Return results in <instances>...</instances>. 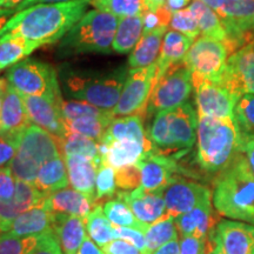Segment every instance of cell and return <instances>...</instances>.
I'll return each instance as SVG.
<instances>
[{"label": "cell", "mask_w": 254, "mask_h": 254, "mask_svg": "<svg viewBox=\"0 0 254 254\" xmlns=\"http://www.w3.org/2000/svg\"><path fill=\"white\" fill-rule=\"evenodd\" d=\"M8 87V81L6 80L5 78H0V111H1L2 101H4V97L6 91H7Z\"/></svg>", "instance_id": "obj_63"}, {"label": "cell", "mask_w": 254, "mask_h": 254, "mask_svg": "<svg viewBox=\"0 0 254 254\" xmlns=\"http://www.w3.org/2000/svg\"><path fill=\"white\" fill-rule=\"evenodd\" d=\"M68 183L65 158L63 155H59V157L51 159L47 163L41 165L33 185L40 192L50 194V193L57 192L59 190L66 189Z\"/></svg>", "instance_id": "obj_29"}, {"label": "cell", "mask_w": 254, "mask_h": 254, "mask_svg": "<svg viewBox=\"0 0 254 254\" xmlns=\"http://www.w3.org/2000/svg\"><path fill=\"white\" fill-rule=\"evenodd\" d=\"M226 254H254V225L236 220H221L214 228Z\"/></svg>", "instance_id": "obj_18"}, {"label": "cell", "mask_w": 254, "mask_h": 254, "mask_svg": "<svg viewBox=\"0 0 254 254\" xmlns=\"http://www.w3.org/2000/svg\"><path fill=\"white\" fill-rule=\"evenodd\" d=\"M150 152L140 142L131 139L114 140L109 144L99 142L101 163L109 165L114 170L136 165L145 154Z\"/></svg>", "instance_id": "obj_20"}, {"label": "cell", "mask_w": 254, "mask_h": 254, "mask_svg": "<svg viewBox=\"0 0 254 254\" xmlns=\"http://www.w3.org/2000/svg\"><path fill=\"white\" fill-rule=\"evenodd\" d=\"M105 254H145L128 241L123 239H114L103 247Z\"/></svg>", "instance_id": "obj_52"}, {"label": "cell", "mask_w": 254, "mask_h": 254, "mask_svg": "<svg viewBox=\"0 0 254 254\" xmlns=\"http://www.w3.org/2000/svg\"><path fill=\"white\" fill-rule=\"evenodd\" d=\"M157 63L147 67L129 68L113 117L140 116L145 118L157 78Z\"/></svg>", "instance_id": "obj_9"}, {"label": "cell", "mask_w": 254, "mask_h": 254, "mask_svg": "<svg viewBox=\"0 0 254 254\" xmlns=\"http://www.w3.org/2000/svg\"><path fill=\"white\" fill-rule=\"evenodd\" d=\"M166 0H145V11H155L163 7Z\"/></svg>", "instance_id": "obj_60"}, {"label": "cell", "mask_w": 254, "mask_h": 254, "mask_svg": "<svg viewBox=\"0 0 254 254\" xmlns=\"http://www.w3.org/2000/svg\"><path fill=\"white\" fill-rule=\"evenodd\" d=\"M251 32H252V36L254 37V18H253V21H252V26H251Z\"/></svg>", "instance_id": "obj_64"}, {"label": "cell", "mask_w": 254, "mask_h": 254, "mask_svg": "<svg viewBox=\"0 0 254 254\" xmlns=\"http://www.w3.org/2000/svg\"><path fill=\"white\" fill-rule=\"evenodd\" d=\"M200 1L204 2L205 5H207L212 9H214L215 12H218L222 7V5H224L225 0H200Z\"/></svg>", "instance_id": "obj_62"}, {"label": "cell", "mask_w": 254, "mask_h": 254, "mask_svg": "<svg viewBox=\"0 0 254 254\" xmlns=\"http://www.w3.org/2000/svg\"><path fill=\"white\" fill-rule=\"evenodd\" d=\"M234 118L241 134H254V94L243 95L238 99Z\"/></svg>", "instance_id": "obj_42"}, {"label": "cell", "mask_w": 254, "mask_h": 254, "mask_svg": "<svg viewBox=\"0 0 254 254\" xmlns=\"http://www.w3.org/2000/svg\"><path fill=\"white\" fill-rule=\"evenodd\" d=\"M176 225L180 237H196L207 240L209 233L217 226L212 200H207L192 211L176 218Z\"/></svg>", "instance_id": "obj_21"}, {"label": "cell", "mask_w": 254, "mask_h": 254, "mask_svg": "<svg viewBox=\"0 0 254 254\" xmlns=\"http://www.w3.org/2000/svg\"><path fill=\"white\" fill-rule=\"evenodd\" d=\"M114 227V236L116 239H123L128 241L129 244L134 245L136 249H139L145 254L147 253L146 249V240H145V232L140 230H135L131 227Z\"/></svg>", "instance_id": "obj_48"}, {"label": "cell", "mask_w": 254, "mask_h": 254, "mask_svg": "<svg viewBox=\"0 0 254 254\" xmlns=\"http://www.w3.org/2000/svg\"><path fill=\"white\" fill-rule=\"evenodd\" d=\"M28 254H64L55 231L38 237V244Z\"/></svg>", "instance_id": "obj_49"}, {"label": "cell", "mask_w": 254, "mask_h": 254, "mask_svg": "<svg viewBox=\"0 0 254 254\" xmlns=\"http://www.w3.org/2000/svg\"><path fill=\"white\" fill-rule=\"evenodd\" d=\"M220 82L238 98L254 94V40L228 57Z\"/></svg>", "instance_id": "obj_12"}, {"label": "cell", "mask_w": 254, "mask_h": 254, "mask_svg": "<svg viewBox=\"0 0 254 254\" xmlns=\"http://www.w3.org/2000/svg\"><path fill=\"white\" fill-rule=\"evenodd\" d=\"M55 215L45 198L41 204L19 214L11 222L7 232L18 237H40L53 232Z\"/></svg>", "instance_id": "obj_19"}, {"label": "cell", "mask_w": 254, "mask_h": 254, "mask_svg": "<svg viewBox=\"0 0 254 254\" xmlns=\"http://www.w3.org/2000/svg\"><path fill=\"white\" fill-rule=\"evenodd\" d=\"M74 1V0H24L20 5L15 8V11H23V9L30 7V6L39 5V4H57V2H67Z\"/></svg>", "instance_id": "obj_58"}, {"label": "cell", "mask_w": 254, "mask_h": 254, "mask_svg": "<svg viewBox=\"0 0 254 254\" xmlns=\"http://www.w3.org/2000/svg\"><path fill=\"white\" fill-rule=\"evenodd\" d=\"M127 74L128 66L101 73L69 72L64 82L66 92L73 99L112 111L122 95Z\"/></svg>", "instance_id": "obj_6"}, {"label": "cell", "mask_w": 254, "mask_h": 254, "mask_svg": "<svg viewBox=\"0 0 254 254\" xmlns=\"http://www.w3.org/2000/svg\"><path fill=\"white\" fill-rule=\"evenodd\" d=\"M7 81L21 95L60 98L58 78L55 69L37 59H25L7 71Z\"/></svg>", "instance_id": "obj_8"}, {"label": "cell", "mask_w": 254, "mask_h": 254, "mask_svg": "<svg viewBox=\"0 0 254 254\" xmlns=\"http://www.w3.org/2000/svg\"><path fill=\"white\" fill-rule=\"evenodd\" d=\"M113 118V114L104 117H82L78 119L65 120V126L67 132L77 133L99 142Z\"/></svg>", "instance_id": "obj_35"}, {"label": "cell", "mask_w": 254, "mask_h": 254, "mask_svg": "<svg viewBox=\"0 0 254 254\" xmlns=\"http://www.w3.org/2000/svg\"><path fill=\"white\" fill-rule=\"evenodd\" d=\"M180 253V245L179 240L174 239L170 243L165 244L161 247H159L158 250H155L154 252L151 254H179Z\"/></svg>", "instance_id": "obj_56"}, {"label": "cell", "mask_w": 254, "mask_h": 254, "mask_svg": "<svg viewBox=\"0 0 254 254\" xmlns=\"http://www.w3.org/2000/svg\"><path fill=\"white\" fill-rule=\"evenodd\" d=\"M23 133V132H21ZM19 134L0 133V167H8L17 154L19 147Z\"/></svg>", "instance_id": "obj_46"}, {"label": "cell", "mask_w": 254, "mask_h": 254, "mask_svg": "<svg viewBox=\"0 0 254 254\" xmlns=\"http://www.w3.org/2000/svg\"><path fill=\"white\" fill-rule=\"evenodd\" d=\"M30 123L23 97L8 84L0 111V133L19 134L30 126Z\"/></svg>", "instance_id": "obj_23"}, {"label": "cell", "mask_w": 254, "mask_h": 254, "mask_svg": "<svg viewBox=\"0 0 254 254\" xmlns=\"http://www.w3.org/2000/svg\"><path fill=\"white\" fill-rule=\"evenodd\" d=\"M91 0H74L57 4L30 6L15 14L0 33H11L39 46L59 41L86 13Z\"/></svg>", "instance_id": "obj_1"}, {"label": "cell", "mask_w": 254, "mask_h": 254, "mask_svg": "<svg viewBox=\"0 0 254 254\" xmlns=\"http://www.w3.org/2000/svg\"><path fill=\"white\" fill-rule=\"evenodd\" d=\"M15 183L9 167H0V199H11L14 195Z\"/></svg>", "instance_id": "obj_50"}, {"label": "cell", "mask_w": 254, "mask_h": 254, "mask_svg": "<svg viewBox=\"0 0 254 254\" xmlns=\"http://www.w3.org/2000/svg\"><path fill=\"white\" fill-rule=\"evenodd\" d=\"M241 152L246 157L254 174V134H241Z\"/></svg>", "instance_id": "obj_53"}, {"label": "cell", "mask_w": 254, "mask_h": 254, "mask_svg": "<svg viewBox=\"0 0 254 254\" xmlns=\"http://www.w3.org/2000/svg\"><path fill=\"white\" fill-rule=\"evenodd\" d=\"M53 231L64 254H77L86 239V220L77 215L56 213Z\"/></svg>", "instance_id": "obj_24"}, {"label": "cell", "mask_w": 254, "mask_h": 254, "mask_svg": "<svg viewBox=\"0 0 254 254\" xmlns=\"http://www.w3.org/2000/svg\"><path fill=\"white\" fill-rule=\"evenodd\" d=\"M8 167L15 179L28 184H34L40 168L37 163L28 160L19 154H15Z\"/></svg>", "instance_id": "obj_44"}, {"label": "cell", "mask_w": 254, "mask_h": 254, "mask_svg": "<svg viewBox=\"0 0 254 254\" xmlns=\"http://www.w3.org/2000/svg\"><path fill=\"white\" fill-rule=\"evenodd\" d=\"M179 254H206V240L196 237H182Z\"/></svg>", "instance_id": "obj_51"}, {"label": "cell", "mask_w": 254, "mask_h": 254, "mask_svg": "<svg viewBox=\"0 0 254 254\" xmlns=\"http://www.w3.org/2000/svg\"><path fill=\"white\" fill-rule=\"evenodd\" d=\"M116 170L101 163L98 167L95 179V205H101V202L106 199L111 200L116 194Z\"/></svg>", "instance_id": "obj_40"}, {"label": "cell", "mask_w": 254, "mask_h": 254, "mask_svg": "<svg viewBox=\"0 0 254 254\" xmlns=\"http://www.w3.org/2000/svg\"><path fill=\"white\" fill-rule=\"evenodd\" d=\"M189 8L194 14L198 23L200 36L211 37L227 44V33L222 20L217 12L200 0H192Z\"/></svg>", "instance_id": "obj_32"}, {"label": "cell", "mask_w": 254, "mask_h": 254, "mask_svg": "<svg viewBox=\"0 0 254 254\" xmlns=\"http://www.w3.org/2000/svg\"><path fill=\"white\" fill-rule=\"evenodd\" d=\"M21 97L31 123L59 139L66 135L67 129L59 106V99L60 98L33 97V95H21Z\"/></svg>", "instance_id": "obj_15"}, {"label": "cell", "mask_w": 254, "mask_h": 254, "mask_svg": "<svg viewBox=\"0 0 254 254\" xmlns=\"http://www.w3.org/2000/svg\"><path fill=\"white\" fill-rule=\"evenodd\" d=\"M172 13L166 8L160 7L155 11H145L142 13V21H144V33H148L157 30L159 27L170 26Z\"/></svg>", "instance_id": "obj_47"}, {"label": "cell", "mask_w": 254, "mask_h": 254, "mask_svg": "<svg viewBox=\"0 0 254 254\" xmlns=\"http://www.w3.org/2000/svg\"><path fill=\"white\" fill-rule=\"evenodd\" d=\"M64 158H65L68 182L71 186L78 192L84 193L85 195L94 200L95 179L100 164H98L94 159L79 154L66 155Z\"/></svg>", "instance_id": "obj_22"}, {"label": "cell", "mask_w": 254, "mask_h": 254, "mask_svg": "<svg viewBox=\"0 0 254 254\" xmlns=\"http://www.w3.org/2000/svg\"><path fill=\"white\" fill-rule=\"evenodd\" d=\"M241 152V132L236 118L199 116L196 161L208 173H220Z\"/></svg>", "instance_id": "obj_3"}, {"label": "cell", "mask_w": 254, "mask_h": 254, "mask_svg": "<svg viewBox=\"0 0 254 254\" xmlns=\"http://www.w3.org/2000/svg\"><path fill=\"white\" fill-rule=\"evenodd\" d=\"M77 254H105L103 250L99 249V246L91 239L90 237H86L84 243L81 244L80 249H79Z\"/></svg>", "instance_id": "obj_55"}, {"label": "cell", "mask_w": 254, "mask_h": 254, "mask_svg": "<svg viewBox=\"0 0 254 254\" xmlns=\"http://www.w3.org/2000/svg\"><path fill=\"white\" fill-rule=\"evenodd\" d=\"M168 27H159L157 30L142 34L140 41L129 53L128 67L141 68L157 63L160 55L161 44Z\"/></svg>", "instance_id": "obj_28"}, {"label": "cell", "mask_w": 254, "mask_h": 254, "mask_svg": "<svg viewBox=\"0 0 254 254\" xmlns=\"http://www.w3.org/2000/svg\"><path fill=\"white\" fill-rule=\"evenodd\" d=\"M117 187L123 192H132L141 185V174L138 165L116 170Z\"/></svg>", "instance_id": "obj_45"}, {"label": "cell", "mask_w": 254, "mask_h": 254, "mask_svg": "<svg viewBox=\"0 0 254 254\" xmlns=\"http://www.w3.org/2000/svg\"><path fill=\"white\" fill-rule=\"evenodd\" d=\"M190 2H192V0H166L164 7L166 8L167 11H170L171 13H174V12L187 8Z\"/></svg>", "instance_id": "obj_57"}, {"label": "cell", "mask_w": 254, "mask_h": 254, "mask_svg": "<svg viewBox=\"0 0 254 254\" xmlns=\"http://www.w3.org/2000/svg\"><path fill=\"white\" fill-rule=\"evenodd\" d=\"M59 106L62 110L64 120H72L82 117H104L112 114V111L101 110L93 105L80 100H66L62 97L59 99Z\"/></svg>", "instance_id": "obj_39"}, {"label": "cell", "mask_w": 254, "mask_h": 254, "mask_svg": "<svg viewBox=\"0 0 254 254\" xmlns=\"http://www.w3.org/2000/svg\"><path fill=\"white\" fill-rule=\"evenodd\" d=\"M170 27L171 30L185 34V36L190 38L192 40H195L196 38L200 37V31L196 19L189 7L172 13Z\"/></svg>", "instance_id": "obj_43"}, {"label": "cell", "mask_w": 254, "mask_h": 254, "mask_svg": "<svg viewBox=\"0 0 254 254\" xmlns=\"http://www.w3.org/2000/svg\"><path fill=\"white\" fill-rule=\"evenodd\" d=\"M178 228L176 219L164 214L160 219L148 225L145 231V240L147 253L151 254L165 244L178 239Z\"/></svg>", "instance_id": "obj_33"}, {"label": "cell", "mask_w": 254, "mask_h": 254, "mask_svg": "<svg viewBox=\"0 0 254 254\" xmlns=\"http://www.w3.org/2000/svg\"><path fill=\"white\" fill-rule=\"evenodd\" d=\"M15 9L11 8H0V33L4 30L5 25L8 23V20L15 14Z\"/></svg>", "instance_id": "obj_59"}, {"label": "cell", "mask_w": 254, "mask_h": 254, "mask_svg": "<svg viewBox=\"0 0 254 254\" xmlns=\"http://www.w3.org/2000/svg\"><path fill=\"white\" fill-rule=\"evenodd\" d=\"M212 202L222 217L254 225V174L243 152L219 173Z\"/></svg>", "instance_id": "obj_2"}, {"label": "cell", "mask_w": 254, "mask_h": 254, "mask_svg": "<svg viewBox=\"0 0 254 254\" xmlns=\"http://www.w3.org/2000/svg\"><path fill=\"white\" fill-rule=\"evenodd\" d=\"M85 220H86V231L88 237L98 246L104 247L116 239L113 225L105 215L104 208L101 205H95Z\"/></svg>", "instance_id": "obj_34"}, {"label": "cell", "mask_w": 254, "mask_h": 254, "mask_svg": "<svg viewBox=\"0 0 254 254\" xmlns=\"http://www.w3.org/2000/svg\"><path fill=\"white\" fill-rule=\"evenodd\" d=\"M103 208L105 215L116 227H131L145 232L146 227L148 226L139 221L126 202L118 198L105 202Z\"/></svg>", "instance_id": "obj_37"}, {"label": "cell", "mask_w": 254, "mask_h": 254, "mask_svg": "<svg viewBox=\"0 0 254 254\" xmlns=\"http://www.w3.org/2000/svg\"><path fill=\"white\" fill-rule=\"evenodd\" d=\"M17 154L34 161L39 166L63 155L59 138L37 125H30L19 136Z\"/></svg>", "instance_id": "obj_14"}, {"label": "cell", "mask_w": 254, "mask_h": 254, "mask_svg": "<svg viewBox=\"0 0 254 254\" xmlns=\"http://www.w3.org/2000/svg\"><path fill=\"white\" fill-rule=\"evenodd\" d=\"M192 91V72L184 62L174 64L164 74L155 78L147 113L155 116L163 111L177 109L187 103Z\"/></svg>", "instance_id": "obj_7"}, {"label": "cell", "mask_w": 254, "mask_h": 254, "mask_svg": "<svg viewBox=\"0 0 254 254\" xmlns=\"http://www.w3.org/2000/svg\"><path fill=\"white\" fill-rule=\"evenodd\" d=\"M144 34V21L141 15H132L119 19L112 51L120 55L131 53Z\"/></svg>", "instance_id": "obj_30"}, {"label": "cell", "mask_w": 254, "mask_h": 254, "mask_svg": "<svg viewBox=\"0 0 254 254\" xmlns=\"http://www.w3.org/2000/svg\"><path fill=\"white\" fill-rule=\"evenodd\" d=\"M177 159L150 152L145 154L139 161L138 167L141 174L142 190H164L176 179L179 172Z\"/></svg>", "instance_id": "obj_16"}, {"label": "cell", "mask_w": 254, "mask_h": 254, "mask_svg": "<svg viewBox=\"0 0 254 254\" xmlns=\"http://www.w3.org/2000/svg\"><path fill=\"white\" fill-rule=\"evenodd\" d=\"M231 51L224 41L200 36L193 41L183 62L192 74L212 81H221Z\"/></svg>", "instance_id": "obj_10"}, {"label": "cell", "mask_w": 254, "mask_h": 254, "mask_svg": "<svg viewBox=\"0 0 254 254\" xmlns=\"http://www.w3.org/2000/svg\"><path fill=\"white\" fill-rule=\"evenodd\" d=\"M38 244V237H18L0 232V254H28Z\"/></svg>", "instance_id": "obj_41"}, {"label": "cell", "mask_w": 254, "mask_h": 254, "mask_svg": "<svg viewBox=\"0 0 254 254\" xmlns=\"http://www.w3.org/2000/svg\"><path fill=\"white\" fill-rule=\"evenodd\" d=\"M59 141L63 157L73 154L85 155V157L94 159L98 164H101L99 142L93 140V139L77 134V133L67 132L64 138L59 139Z\"/></svg>", "instance_id": "obj_36"}, {"label": "cell", "mask_w": 254, "mask_h": 254, "mask_svg": "<svg viewBox=\"0 0 254 254\" xmlns=\"http://www.w3.org/2000/svg\"><path fill=\"white\" fill-rule=\"evenodd\" d=\"M193 41L185 34L174 30H168L165 33L159 58L157 60V77L164 74L166 69L174 64L183 62L192 46Z\"/></svg>", "instance_id": "obj_27"}, {"label": "cell", "mask_w": 254, "mask_h": 254, "mask_svg": "<svg viewBox=\"0 0 254 254\" xmlns=\"http://www.w3.org/2000/svg\"><path fill=\"white\" fill-rule=\"evenodd\" d=\"M90 5L119 19L141 15L145 12V0H91Z\"/></svg>", "instance_id": "obj_38"}, {"label": "cell", "mask_w": 254, "mask_h": 254, "mask_svg": "<svg viewBox=\"0 0 254 254\" xmlns=\"http://www.w3.org/2000/svg\"><path fill=\"white\" fill-rule=\"evenodd\" d=\"M40 47L38 44L24 38L6 33L0 37V71L12 67Z\"/></svg>", "instance_id": "obj_31"}, {"label": "cell", "mask_w": 254, "mask_h": 254, "mask_svg": "<svg viewBox=\"0 0 254 254\" xmlns=\"http://www.w3.org/2000/svg\"><path fill=\"white\" fill-rule=\"evenodd\" d=\"M131 139L140 142L148 151H153V146L148 139L147 133L144 128V118L140 116H128L113 118L107 127L103 139L99 142L109 144L114 140Z\"/></svg>", "instance_id": "obj_25"}, {"label": "cell", "mask_w": 254, "mask_h": 254, "mask_svg": "<svg viewBox=\"0 0 254 254\" xmlns=\"http://www.w3.org/2000/svg\"><path fill=\"white\" fill-rule=\"evenodd\" d=\"M192 81L199 116L218 119L234 118V110L239 98L224 84L196 74H192Z\"/></svg>", "instance_id": "obj_11"}, {"label": "cell", "mask_w": 254, "mask_h": 254, "mask_svg": "<svg viewBox=\"0 0 254 254\" xmlns=\"http://www.w3.org/2000/svg\"><path fill=\"white\" fill-rule=\"evenodd\" d=\"M206 250H207V254H226L215 237L214 230L209 233L207 240H206Z\"/></svg>", "instance_id": "obj_54"}, {"label": "cell", "mask_w": 254, "mask_h": 254, "mask_svg": "<svg viewBox=\"0 0 254 254\" xmlns=\"http://www.w3.org/2000/svg\"><path fill=\"white\" fill-rule=\"evenodd\" d=\"M50 208L55 213L72 214L86 219L95 206L94 200L74 189H63L46 196Z\"/></svg>", "instance_id": "obj_26"}, {"label": "cell", "mask_w": 254, "mask_h": 254, "mask_svg": "<svg viewBox=\"0 0 254 254\" xmlns=\"http://www.w3.org/2000/svg\"><path fill=\"white\" fill-rule=\"evenodd\" d=\"M164 199L166 214L176 219L192 211L202 202L212 200V192L199 183L176 178L164 190Z\"/></svg>", "instance_id": "obj_13"}, {"label": "cell", "mask_w": 254, "mask_h": 254, "mask_svg": "<svg viewBox=\"0 0 254 254\" xmlns=\"http://www.w3.org/2000/svg\"><path fill=\"white\" fill-rule=\"evenodd\" d=\"M24 0H0V8L15 9Z\"/></svg>", "instance_id": "obj_61"}, {"label": "cell", "mask_w": 254, "mask_h": 254, "mask_svg": "<svg viewBox=\"0 0 254 254\" xmlns=\"http://www.w3.org/2000/svg\"><path fill=\"white\" fill-rule=\"evenodd\" d=\"M198 112L186 103L172 111H163L154 116L147 135L158 154L177 159L193 147L196 141Z\"/></svg>", "instance_id": "obj_4"}, {"label": "cell", "mask_w": 254, "mask_h": 254, "mask_svg": "<svg viewBox=\"0 0 254 254\" xmlns=\"http://www.w3.org/2000/svg\"><path fill=\"white\" fill-rule=\"evenodd\" d=\"M117 198L126 202L133 214L145 225H151L166 214L164 190H146L141 187L132 192H119Z\"/></svg>", "instance_id": "obj_17"}, {"label": "cell", "mask_w": 254, "mask_h": 254, "mask_svg": "<svg viewBox=\"0 0 254 254\" xmlns=\"http://www.w3.org/2000/svg\"><path fill=\"white\" fill-rule=\"evenodd\" d=\"M116 15L91 9L60 39L58 55L69 57L85 53H109L118 27Z\"/></svg>", "instance_id": "obj_5"}]
</instances>
